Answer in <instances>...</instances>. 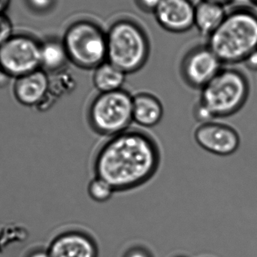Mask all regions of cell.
<instances>
[{
  "label": "cell",
  "instance_id": "obj_1",
  "mask_svg": "<svg viewBox=\"0 0 257 257\" xmlns=\"http://www.w3.org/2000/svg\"><path fill=\"white\" fill-rule=\"evenodd\" d=\"M161 161L154 138L141 130L128 128L111 136L99 148L93 162L95 176L102 178L116 192L140 187L151 181Z\"/></svg>",
  "mask_w": 257,
  "mask_h": 257
},
{
  "label": "cell",
  "instance_id": "obj_2",
  "mask_svg": "<svg viewBox=\"0 0 257 257\" xmlns=\"http://www.w3.org/2000/svg\"><path fill=\"white\" fill-rule=\"evenodd\" d=\"M208 48L224 64L244 63L257 51V12L240 6L227 12L220 27L208 38Z\"/></svg>",
  "mask_w": 257,
  "mask_h": 257
},
{
  "label": "cell",
  "instance_id": "obj_3",
  "mask_svg": "<svg viewBox=\"0 0 257 257\" xmlns=\"http://www.w3.org/2000/svg\"><path fill=\"white\" fill-rule=\"evenodd\" d=\"M250 94L247 76L239 69L223 68L201 90L195 117L202 123L233 115L245 105Z\"/></svg>",
  "mask_w": 257,
  "mask_h": 257
},
{
  "label": "cell",
  "instance_id": "obj_4",
  "mask_svg": "<svg viewBox=\"0 0 257 257\" xmlns=\"http://www.w3.org/2000/svg\"><path fill=\"white\" fill-rule=\"evenodd\" d=\"M107 34V61L128 75L139 72L148 62L150 42L143 29L130 20L115 21Z\"/></svg>",
  "mask_w": 257,
  "mask_h": 257
},
{
  "label": "cell",
  "instance_id": "obj_5",
  "mask_svg": "<svg viewBox=\"0 0 257 257\" xmlns=\"http://www.w3.org/2000/svg\"><path fill=\"white\" fill-rule=\"evenodd\" d=\"M63 42L69 61L83 69H94L107 61V34L88 20L75 21L68 27Z\"/></svg>",
  "mask_w": 257,
  "mask_h": 257
},
{
  "label": "cell",
  "instance_id": "obj_6",
  "mask_svg": "<svg viewBox=\"0 0 257 257\" xmlns=\"http://www.w3.org/2000/svg\"><path fill=\"white\" fill-rule=\"evenodd\" d=\"M133 99L124 89L99 93L87 111L90 127L97 134L109 137L128 130L133 122Z\"/></svg>",
  "mask_w": 257,
  "mask_h": 257
},
{
  "label": "cell",
  "instance_id": "obj_7",
  "mask_svg": "<svg viewBox=\"0 0 257 257\" xmlns=\"http://www.w3.org/2000/svg\"><path fill=\"white\" fill-rule=\"evenodd\" d=\"M41 41L15 33L0 46V68L7 77L18 78L40 69Z\"/></svg>",
  "mask_w": 257,
  "mask_h": 257
},
{
  "label": "cell",
  "instance_id": "obj_8",
  "mask_svg": "<svg viewBox=\"0 0 257 257\" xmlns=\"http://www.w3.org/2000/svg\"><path fill=\"white\" fill-rule=\"evenodd\" d=\"M223 65L208 45L198 46L183 59L181 76L189 87L201 90L220 72Z\"/></svg>",
  "mask_w": 257,
  "mask_h": 257
},
{
  "label": "cell",
  "instance_id": "obj_9",
  "mask_svg": "<svg viewBox=\"0 0 257 257\" xmlns=\"http://www.w3.org/2000/svg\"><path fill=\"white\" fill-rule=\"evenodd\" d=\"M194 139L202 149L221 157L235 154L241 145V137L235 128L215 120L201 123L195 130Z\"/></svg>",
  "mask_w": 257,
  "mask_h": 257
},
{
  "label": "cell",
  "instance_id": "obj_10",
  "mask_svg": "<svg viewBox=\"0 0 257 257\" xmlns=\"http://www.w3.org/2000/svg\"><path fill=\"white\" fill-rule=\"evenodd\" d=\"M195 6L191 0H163L154 11V17L166 31L186 33L194 27Z\"/></svg>",
  "mask_w": 257,
  "mask_h": 257
},
{
  "label": "cell",
  "instance_id": "obj_11",
  "mask_svg": "<svg viewBox=\"0 0 257 257\" xmlns=\"http://www.w3.org/2000/svg\"><path fill=\"white\" fill-rule=\"evenodd\" d=\"M13 93L19 103L36 107L49 93V75L39 69L15 78Z\"/></svg>",
  "mask_w": 257,
  "mask_h": 257
},
{
  "label": "cell",
  "instance_id": "obj_12",
  "mask_svg": "<svg viewBox=\"0 0 257 257\" xmlns=\"http://www.w3.org/2000/svg\"><path fill=\"white\" fill-rule=\"evenodd\" d=\"M51 257H98L94 240L81 232H69L57 237L51 244Z\"/></svg>",
  "mask_w": 257,
  "mask_h": 257
},
{
  "label": "cell",
  "instance_id": "obj_13",
  "mask_svg": "<svg viewBox=\"0 0 257 257\" xmlns=\"http://www.w3.org/2000/svg\"><path fill=\"white\" fill-rule=\"evenodd\" d=\"M164 114L163 103L158 97L148 92H140L133 96V121L145 128L157 126Z\"/></svg>",
  "mask_w": 257,
  "mask_h": 257
},
{
  "label": "cell",
  "instance_id": "obj_14",
  "mask_svg": "<svg viewBox=\"0 0 257 257\" xmlns=\"http://www.w3.org/2000/svg\"><path fill=\"white\" fill-rule=\"evenodd\" d=\"M69 62L63 39L51 37L41 42L40 69L48 75L64 71Z\"/></svg>",
  "mask_w": 257,
  "mask_h": 257
},
{
  "label": "cell",
  "instance_id": "obj_15",
  "mask_svg": "<svg viewBox=\"0 0 257 257\" xmlns=\"http://www.w3.org/2000/svg\"><path fill=\"white\" fill-rule=\"evenodd\" d=\"M226 15L225 6L200 0L195 6L194 27L202 36L208 38L220 27Z\"/></svg>",
  "mask_w": 257,
  "mask_h": 257
},
{
  "label": "cell",
  "instance_id": "obj_16",
  "mask_svg": "<svg viewBox=\"0 0 257 257\" xmlns=\"http://www.w3.org/2000/svg\"><path fill=\"white\" fill-rule=\"evenodd\" d=\"M93 70V85L99 93H108L123 89L127 75L112 63L105 61Z\"/></svg>",
  "mask_w": 257,
  "mask_h": 257
},
{
  "label": "cell",
  "instance_id": "obj_17",
  "mask_svg": "<svg viewBox=\"0 0 257 257\" xmlns=\"http://www.w3.org/2000/svg\"><path fill=\"white\" fill-rule=\"evenodd\" d=\"M87 193L95 202L103 203L111 199L115 191L105 180L95 176L87 186Z\"/></svg>",
  "mask_w": 257,
  "mask_h": 257
},
{
  "label": "cell",
  "instance_id": "obj_18",
  "mask_svg": "<svg viewBox=\"0 0 257 257\" xmlns=\"http://www.w3.org/2000/svg\"><path fill=\"white\" fill-rule=\"evenodd\" d=\"M13 24L6 14H0V46L7 42L13 35Z\"/></svg>",
  "mask_w": 257,
  "mask_h": 257
},
{
  "label": "cell",
  "instance_id": "obj_19",
  "mask_svg": "<svg viewBox=\"0 0 257 257\" xmlns=\"http://www.w3.org/2000/svg\"><path fill=\"white\" fill-rule=\"evenodd\" d=\"M162 2L163 0H136V4L142 10L153 13Z\"/></svg>",
  "mask_w": 257,
  "mask_h": 257
},
{
  "label": "cell",
  "instance_id": "obj_20",
  "mask_svg": "<svg viewBox=\"0 0 257 257\" xmlns=\"http://www.w3.org/2000/svg\"><path fill=\"white\" fill-rule=\"evenodd\" d=\"M28 2L33 9L39 12H44L51 9L54 4V0H28Z\"/></svg>",
  "mask_w": 257,
  "mask_h": 257
},
{
  "label": "cell",
  "instance_id": "obj_21",
  "mask_svg": "<svg viewBox=\"0 0 257 257\" xmlns=\"http://www.w3.org/2000/svg\"><path fill=\"white\" fill-rule=\"evenodd\" d=\"M123 257H153L147 249L142 247H133L128 249Z\"/></svg>",
  "mask_w": 257,
  "mask_h": 257
},
{
  "label": "cell",
  "instance_id": "obj_22",
  "mask_svg": "<svg viewBox=\"0 0 257 257\" xmlns=\"http://www.w3.org/2000/svg\"><path fill=\"white\" fill-rule=\"evenodd\" d=\"M244 63L248 66L249 68L257 70V51L253 53Z\"/></svg>",
  "mask_w": 257,
  "mask_h": 257
},
{
  "label": "cell",
  "instance_id": "obj_23",
  "mask_svg": "<svg viewBox=\"0 0 257 257\" xmlns=\"http://www.w3.org/2000/svg\"><path fill=\"white\" fill-rule=\"evenodd\" d=\"M12 0H0V14H6Z\"/></svg>",
  "mask_w": 257,
  "mask_h": 257
},
{
  "label": "cell",
  "instance_id": "obj_24",
  "mask_svg": "<svg viewBox=\"0 0 257 257\" xmlns=\"http://www.w3.org/2000/svg\"><path fill=\"white\" fill-rule=\"evenodd\" d=\"M206 1L211 2V3H217V4L226 6L227 5L231 4V3H235L237 0H206Z\"/></svg>",
  "mask_w": 257,
  "mask_h": 257
},
{
  "label": "cell",
  "instance_id": "obj_25",
  "mask_svg": "<svg viewBox=\"0 0 257 257\" xmlns=\"http://www.w3.org/2000/svg\"><path fill=\"white\" fill-rule=\"evenodd\" d=\"M29 257H51L49 252L43 251V250H39V251L35 252L32 253Z\"/></svg>",
  "mask_w": 257,
  "mask_h": 257
},
{
  "label": "cell",
  "instance_id": "obj_26",
  "mask_svg": "<svg viewBox=\"0 0 257 257\" xmlns=\"http://www.w3.org/2000/svg\"><path fill=\"white\" fill-rule=\"evenodd\" d=\"M8 78H9V77L6 76V75L3 73L1 68H0V85L3 84V83H5V81H6V79H7Z\"/></svg>",
  "mask_w": 257,
  "mask_h": 257
},
{
  "label": "cell",
  "instance_id": "obj_27",
  "mask_svg": "<svg viewBox=\"0 0 257 257\" xmlns=\"http://www.w3.org/2000/svg\"><path fill=\"white\" fill-rule=\"evenodd\" d=\"M247 2L250 3V4L253 5V6H256L257 7V0H247Z\"/></svg>",
  "mask_w": 257,
  "mask_h": 257
},
{
  "label": "cell",
  "instance_id": "obj_28",
  "mask_svg": "<svg viewBox=\"0 0 257 257\" xmlns=\"http://www.w3.org/2000/svg\"><path fill=\"white\" fill-rule=\"evenodd\" d=\"M176 257H186V256H176Z\"/></svg>",
  "mask_w": 257,
  "mask_h": 257
}]
</instances>
